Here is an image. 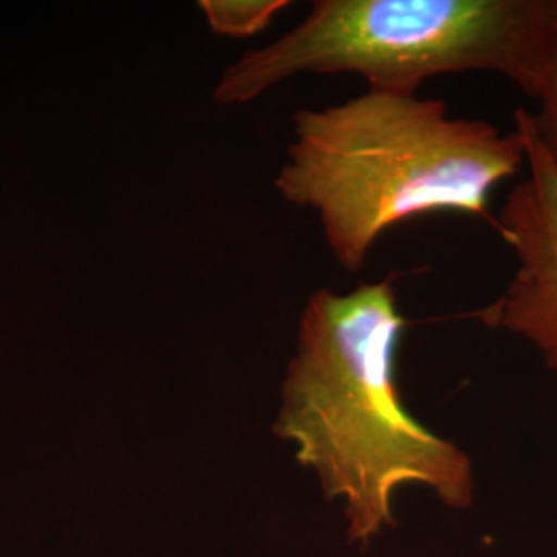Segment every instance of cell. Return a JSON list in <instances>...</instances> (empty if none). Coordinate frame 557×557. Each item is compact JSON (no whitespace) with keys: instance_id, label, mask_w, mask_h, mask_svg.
Segmentation results:
<instances>
[{"instance_id":"obj_5","label":"cell","mask_w":557,"mask_h":557,"mask_svg":"<svg viewBox=\"0 0 557 557\" xmlns=\"http://www.w3.org/2000/svg\"><path fill=\"white\" fill-rule=\"evenodd\" d=\"M200 11L205 13L209 27L230 38L257 36L269 23L275 20L287 0H200Z\"/></svg>"},{"instance_id":"obj_2","label":"cell","mask_w":557,"mask_h":557,"mask_svg":"<svg viewBox=\"0 0 557 557\" xmlns=\"http://www.w3.org/2000/svg\"><path fill=\"white\" fill-rule=\"evenodd\" d=\"M527 165L524 143L485 120L453 119L442 100L368 89L301 108L275 188L319 215L338 264L359 273L380 236L428 213L490 218V195Z\"/></svg>"},{"instance_id":"obj_1","label":"cell","mask_w":557,"mask_h":557,"mask_svg":"<svg viewBox=\"0 0 557 557\" xmlns=\"http://www.w3.org/2000/svg\"><path fill=\"white\" fill-rule=\"evenodd\" d=\"M395 277L349 294L322 287L308 298L273 425L326 498L343 504L354 543L395 524L403 485H425L450 508L473 502L469 455L428 430L400 397L398 347L409 320L398 310Z\"/></svg>"},{"instance_id":"obj_3","label":"cell","mask_w":557,"mask_h":557,"mask_svg":"<svg viewBox=\"0 0 557 557\" xmlns=\"http://www.w3.org/2000/svg\"><path fill=\"white\" fill-rule=\"evenodd\" d=\"M557 50V0H317L278 40L230 64L220 106L257 100L304 75H359L416 96L430 77L487 71L537 100Z\"/></svg>"},{"instance_id":"obj_4","label":"cell","mask_w":557,"mask_h":557,"mask_svg":"<svg viewBox=\"0 0 557 557\" xmlns=\"http://www.w3.org/2000/svg\"><path fill=\"white\" fill-rule=\"evenodd\" d=\"M524 143L527 176L506 197L494 221L517 255V271L498 299L469 314L487 329L527 338L557 372V163L541 145L531 112H515Z\"/></svg>"},{"instance_id":"obj_6","label":"cell","mask_w":557,"mask_h":557,"mask_svg":"<svg viewBox=\"0 0 557 557\" xmlns=\"http://www.w3.org/2000/svg\"><path fill=\"white\" fill-rule=\"evenodd\" d=\"M539 110L531 112L541 145L557 163V50L537 96Z\"/></svg>"}]
</instances>
